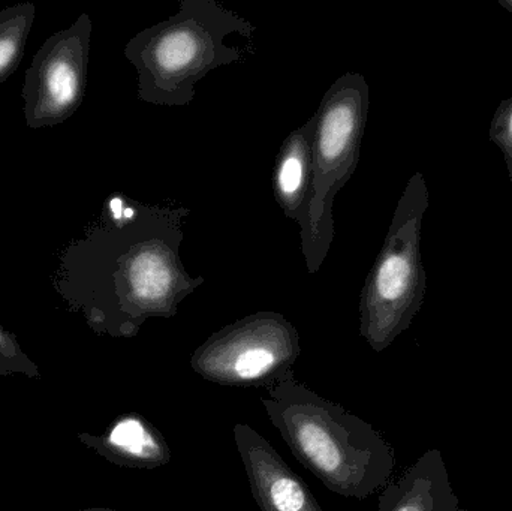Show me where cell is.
<instances>
[{
	"label": "cell",
	"mask_w": 512,
	"mask_h": 511,
	"mask_svg": "<svg viewBox=\"0 0 512 511\" xmlns=\"http://www.w3.org/2000/svg\"><path fill=\"white\" fill-rule=\"evenodd\" d=\"M188 215L183 207H132L96 234V323L113 335L135 336L149 318L176 317L180 303L206 282L189 275L180 258Z\"/></svg>",
	"instance_id": "1"
},
{
	"label": "cell",
	"mask_w": 512,
	"mask_h": 511,
	"mask_svg": "<svg viewBox=\"0 0 512 511\" xmlns=\"http://www.w3.org/2000/svg\"><path fill=\"white\" fill-rule=\"evenodd\" d=\"M262 396L271 425L328 491L364 501L391 482L393 447L370 423L322 398L291 374Z\"/></svg>",
	"instance_id": "2"
},
{
	"label": "cell",
	"mask_w": 512,
	"mask_h": 511,
	"mask_svg": "<svg viewBox=\"0 0 512 511\" xmlns=\"http://www.w3.org/2000/svg\"><path fill=\"white\" fill-rule=\"evenodd\" d=\"M256 27L216 0H182L179 11L147 27L126 44L137 69V96L158 107H188L197 84L221 66L246 62L255 53Z\"/></svg>",
	"instance_id": "3"
},
{
	"label": "cell",
	"mask_w": 512,
	"mask_h": 511,
	"mask_svg": "<svg viewBox=\"0 0 512 511\" xmlns=\"http://www.w3.org/2000/svg\"><path fill=\"white\" fill-rule=\"evenodd\" d=\"M429 206V188L418 171L397 203L384 246L361 291L360 335L375 353L387 350L406 332L423 306L427 276L421 231Z\"/></svg>",
	"instance_id": "4"
},
{
	"label": "cell",
	"mask_w": 512,
	"mask_h": 511,
	"mask_svg": "<svg viewBox=\"0 0 512 511\" xmlns=\"http://www.w3.org/2000/svg\"><path fill=\"white\" fill-rule=\"evenodd\" d=\"M369 84L363 74L345 72L325 92L312 141V194L301 251L309 275H316L334 239L333 204L360 161L369 114Z\"/></svg>",
	"instance_id": "5"
},
{
	"label": "cell",
	"mask_w": 512,
	"mask_h": 511,
	"mask_svg": "<svg viewBox=\"0 0 512 511\" xmlns=\"http://www.w3.org/2000/svg\"><path fill=\"white\" fill-rule=\"evenodd\" d=\"M300 354L294 324L279 312H256L209 336L192 354L191 368L219 386L268 389L294 374Z\"/></svg>",
	"instance_id": "6"
},
{
	"label": "cell",
	"mask_w": 512,
	"mask_h": 511,
	"mask_svg": "<svg viewBox=\"0 0 512 511\" xmlns=\"http://www.w3.org/2000/svg\"><path fill=\"white\" fill-rule=\"evenodd\" d=\"M92 20L83 14L39 48L24 80V119L30 128L59 125L80 107L87 83Z\"/></svg>",
	"instance_id": "7"
},
{
	"label": "cell",
	"mask_w": 512,
	"mask_h": 511,
	"mask_svg": "<svg viewBox=\"0 0 512 511\" xmlns=\"http://www.w3.org/2000/svg\"><path fill=\"white\" fill-rule=\"evenodd\" d=\"M234 443L261 511H324L306 483L254 428L237 423Z\"/></svg>",
	"instance_id": "8"
},
{
	"label": "cell",
	"mask_w": 512,
	"mask_h": 511,
	"mask_svg": "<svg viewBox=\"0 0 512 511\" xmlns=\"http://www.w3.org/2000/svg\"><path fill=\"white\" fill-rule=\"evenodd\" d=\"M379 511H462L448 476L444 456L424 453L379 495Z\"/></svg>",
	"instance_id": "9"
},
{
	"label": "cell",
	"mask_w": 512,
	"mask_h": 511,
	"mask_svg": "<svg viewBox=\"0 0 512 511\" xmlns=\"http://www.w3.org/2000/svg\"><path fill=\"white\" fill-rule=\"evenodd\" d=\"M315 117L289 132L274 162L273 194L283 215L297 222L300 234L307 227L312 194V141Z\"/></svg>",
	"instance_id": "10"
},
{
	"label": "cell",
	"mask_w": 512,
	"mask_h": 511,
	"mask_svg": "<svg viewBox=\"0 0 512 511\" xmlns=\"http://www.w3.org/2000/svg\"><path fill=\"white\" fill-rule=\"evenodd\" d=\"M81 441L119 467L156 470L173 459L162 432L137 413L120 417L101 437L81 435Z\"/></svg>",
	"instance_id": "11"
},
{
	"label": "cell",
	"mask_w": 512,
	"mask_h": 511,
	"mask_svg": "<svg viewBox=\"0 0 512 511\" xmlns=\"http://www.w3.org/2000/svg\"><path fill=\"white\" fill-rule=\"evenodd\" d=\"M33 20L35 5L30 2L0 11V83L20 65Z\"/></svg>",
	"instance_id": "12"
},
{
	"label": "cell",
	"mask_w": 512,
	"mask_h": 511,
	"mask_svg": "<svg viewBox=\"0 0 512 511\" xmlns=\"http://www.w3.org/2000/svg\"><path fill=\"white\" fill-rule=\"evenodd\" d=\"M490 140L501 149L512 183V96L502 101L496 110L490 125Z\"/></svg>",
	"instance_id": "13"
},
{
	"label": "cell",
	"mask_w": 512,
	"mask_h": 511,
	"mask_svg": "<svg viewBox=\"0 0 512 511\" xmlns=\"http://www.w3.org/2000/svg\"><path fill=\"white\" fill-rule=\"evenodd\" d=\"M0 372H26L36 374L35 365L24 356L14 335L6 332L0 324Z\"/></svg>",
	"instance_id": "14"
},
{
	"label": "cell",
	"mask_w": 512,
	"mask_h": 511,
	"mask_svg": "<svg viewBox=\"0 0 512 511\" xmlns=\"http://www.w3.org/2000/svg\"><path fill=\"white\" fill-rule=\"evenodd\" d=\"M499 5L502 6V8L507 9L508 12H511L512 14V0H498Z\"/></svg>",
	"instance_id": "15"
},
{
	"label": "cell",
	"mask_w": 512,
	"mask_h": 511,
	"mask_svg": "<svg viewBox=\"0 0 512 511\" xmlns=\"http://www.w3.org/2000/svg\"><path fill=\"white\" fill-rule=\"evenodd\" d=\"M75 511H126V510H111V509H86V510H75Z\"/></svg>",
	"instance_id": "16"
}]
</instances>
